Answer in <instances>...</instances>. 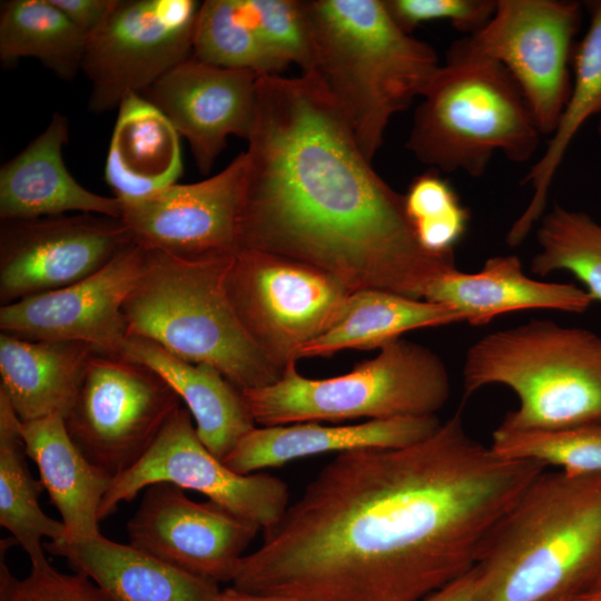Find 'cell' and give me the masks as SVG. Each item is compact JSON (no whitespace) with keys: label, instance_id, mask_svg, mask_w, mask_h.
Instances as JSON below:
<instances>
[{"label":"cell","instance_id":"obj_9","mask_svg":"<svg viewBox=\"0 0 601 601\" xmlns=\"http://www.w3.org/2000/svg\"><path fill=\"white\" fill-rule=\"evenodd\" d=\"M225 287L248 335L280 368L332 326L353 293L319 268L252 248L233 257Z\"/></svg>","mask_w":601,"mask_h":601},{"label":"cell","instance_id":"obj_2","mask_svg":"<svg viewBox=\"0 0 601 601\" xmlns=\"http://www.w3.org/2000/svg\"><path fill=\"white\" fill-rule=\"evenodd\" d=\"M247 141L242 249L416 299L457 268L455 254L420 245L404 195L373 169L318 73L260 75Z\"/></svg>","mask_w":601,"mask_h":601},{"label":"cell","instance_id":"obj_25","mask_svg":"<svg viewBox=\"0 0 601 601\" xmlns=\"http://www.w3.org/2000/svg\"><path fill=\"white\" fill-rule=\"evenodd\" d=\"M96 349L80 342L0 334V392L21 422L65 417Z\"/></svg>","mask_w":601,"mask_h":601},{"label":"cell","instance_id":"obj_1","mask_svg":"<svg viewBox=\"0 0 601 601\" xmlns=\"http://www.w3.org/2000/svg\"><path fill=\"white\" fill-rule=\"evenodd\" d=\"M546 469L496 455L460 410L414 444L338 453L263 531L231 587L299 601H421L476 566Z\"/></svg>","mask_w":601,"mask_h":601},{"label":"cell","instance_id":"obj_19","mask_svg":"<svg viewBox=\"0 0 601 601\" xmlns=\"http://www.w3.org/2000/svg\"><path fill=\"white\" fill-rule=\"evenodd\" d=\"M69 138L66 116L55 112L46 129L1 166V220L32 219L69 211L121 216L116 197L82 187L68 171L62 148Z\"/></svg>","mask_w":601,"mask_h":601},{"label":"cell","instance_id":"obj_10","mask_svg":"<svg viewBox=\"0 0 601 601\" xmlns=\"http://www.w3.org/2000/svg\"><path fill=\"white\" fill-rule=\"evenodd\" d=\"M582 4L497 0L490 21L454 41L447 55L502 65L521 89L542 135H552L568 102Z\"/></svg>","mask_w":601,"mask_h":601},{"label":"cell","instance_id":"obj_34","mask_svg":"<svg viewBox=\"0 0 601 601\" xmlns=\"http://www.w3.org/2000/svg\"><path fill=\"white\" fill-rule=\"evenodd\" d=\"M404 205L417 242L426 252L454 254L467 230L471 214L440 171L431 168L414 177L404 194Z\"/></svg>","mask_w":601,"mask_h":601},{"label":"cell","instance_id":"obj_5","mask_svg":"<svg viewBox=\"0 0 601 601\" xmlns=\"http://www.w3.org/2000/svg\"><path fill=\"white\" fill-rule=\"evenodd\" d=\"M233 257L186 260L147 250L145 268L122 312L128 336L210 365L245 391L277 382L284 368L255 344L233 309L225 287Z\"/></svg>","mask_w":601,"mask_h":601},{"label":"cell","instance_id":"obj_12","mask_svg":"<svg viewBox=\"0 0 601 601\" xmlns=\"http://www.w3.org/2000/svg\"><path fill=\"white\" fill-rule=\"evenodd\" d=\"M199 8L195 0H116L86 42L81 71L91 87L90 111L117 108L191 57Z\"/></svg>","mask_w":601,"mask_h":601},{"label":"cell","instance_id":"obj_8","mask_svg":"<svg viewBox=\"0 0 601 601\" xmlns=\"http://www.w3.org/2000/svg\"><path fill=\"white\" fill-rule=\"evenodd\" d=\"M450 392L441 357L421 344L397 338L344 375L309 378L290 362L277 382L242 394L256 425L276 426L436 415Z\"/></svg>","mask_w":601,"mask_h":601},{"label":"cell","instance_id":"obj_17","mask_svg":"<svg viewBox=\"0 0 601 601\" xmlns=\"http://www.w3.org/2000/svg\"><path fill=\"white\" fill-rule=\"evenodd\" d=\"M146 258L147 250L134 243L80 282L0 306L1 333L32 341L80 342L121 355L128 338L122 308Z\"/></svg>","mask_w":601,"mask_h":601},{"label":"cell","instance_id":"obj_33","mask_svg":"<svg viewBox=\"0 0 601 601\" xmlns=\"http://www.w3.org/2000/svg\"><path fill=\"white\" fill-rule=\"evenodd\" d=\"M490 447L503 459L532 461L572 475L601 472V423L538 431L496 427Z\"/></svg>","mask_w":601,"mask_h":601},{"label":"cell","instance_id":"obj_28","mask_svg":"<svg viewBox=\"0 0 601 601\" xmlns=\"http://www.w3.org/2000/svg\"><path fill=\"white\" fill-rule=\"evenodd\" d=\"M465 322L443 304L381 289L353 292L332 326L307 344L299 358L326 357L342 349H372L417 328Z\"/></svg>","mask_w":601,"mask_h":601},{"label":"cell","instance_id":"obj_29","mask_svg":"<svg viewBox=\"0 0 601 601\" xmlns=\"http://www.w3.org/2000/svg\"><path fill=\"white\" fill-rule=\"evenodd\" d=\"M21 421L0 392V525L29 556L31 564L47 562L43 539H69L61 521L48 516L39 496L43 489L28 466L20 431Z\"/></svg>","mask_w":601,"mask_h":601},{"label":"cell","instance_id":"obj_42","mask_svg":"<svg viewBox=\"0 0 601 601\" xmlns=\"http://www.w3.org/2000/svg\"><path fill=\"white\" fill-rule=\"evenodd\" d=\"M546 601H572L571 599H566V598H554V599H549Z\"/></svg>","mask_w":601,"mask_h":601},{"label":"cell","instance_id":"obj_43","mask_svg":"<svg viewBox=\"0 0 601 601\" xmlns=\"http://www.w3.org/2000/svg\"><path fill=\"white\" fill-rule=\"evenodd\" d=\"M599 134L601 136V115H600V121H599Z\"/></svg>","mask_w":601,"mask_h":601},{"label":"cell","instance_id":"obj_30","mask_svg":"<svg viewBox=\"0 0 601 601\" xmlns=\"http://www.w3.org/2000/svg\"><path fill=\"white\" fill-rule=\"evenodd\" d=\"M87 37L51 0L1 2L0 59H38L57 77L71 81L81 71Z\"/></svg>","mask_w":601,"mask_h":601},{"label":"cell","instance_id":"obj_39","mask_svg":"<svg viewBox=\"0 0 601 601\" xmlns=\"http://www.w3.org/2000/svg\"><path fill=\"white\" fill-rule=\"evenodd\" d=\"M421 601H476L475 570H471Z\"/></svg>","mask_w":601,"mask_h":601},{"label":"cell","instance_id":"obj_3","mask_svg":"<svg viewBox=\"0 0 601 601\" xmlns=\"http://www.w3.org/2000/svg\"><path fill=\"white\" fill-rule=\"evenodd\" d=\"M476 601H572L601 588V472L544 470L489 541Z\"/></svg>","mask_w":601,"mask_h":601},{"label":"cell","instance_id":"obj_6","mask_svg":"<svg viewBox=\"0 0 601 601\" xmlns=\"http://www.w3.org/2000/svg\"><path fill=\"white\" fill-rule=\"evenodd\" d=\"M464 397L509 387L519 405L504 431L558 430L601 423V336L549 319L486 334L466 352Z\"/></svg>","mask_w":601,"mask_h":601},{"label":"cell","instance_id":"obj_32","mask_svg":"<svg viewBox=\"0 0 601 601\" xmlns=\"http://www.w3.org/2000/svg\"><path fill=\"white\" fill-rule=\"evenodd\" d=\"M540 250L531 272L548 276L566 270L584 286L592 300L601 302V225L583 211L555 205L536 230Z\"/></svg>","mask_w":601,"mask_h":601},{"label":"cell","instance_id":"obj_11","mask_svg":"<svg viewBox=\"0 0 601 601\" xmlns=\"http://www.w3.org/2000/svg\"><path fill=\"white\" fill-rule=\"evenodd\" d=\"M181 406L148 366L95 351L63 420L82 454L115 479L145 456Z\"/></svg>","mask_w":601,"mask_h":601},{"label":"cell","instance_id":"obj_14","mask_svg":"<svg viewBox=\"0 0 601 601\" xmlns=\"http://www.w3.org/2000/svg\"><path fill=\"white\" fill-rule=\"evenodd\" d=\"M132 244L121 218L104 215L1 220V306L80 282Z\"/></svg>","mask_w":601,"mask_h":601},{"label":"cell","instance_id":"obj_18","mask_svg":"<svg viewBox=\"0 0 601 601\" xmlns=\"http://www.w3.org/2000/svg\"><path fill=\"white\" fill-rule=\"evenodd\" d=\"M259 76L252 70L209 65L191 56L141 95L187 139L198 169L207 174L228 136L248 139Z\"/></svg>","mask_w":601,"mask_h":601},{"label":"cell","instance_id":"obj_15","mask_svg":"<svg viewBox=\"0 0 601 601\" xmlns=\"http://www.w3.org/2000/svg\"><path fill=\"white\" fill-rule=\"evenodd\" d=\"M247 156L198 183L175 184L142 200L121 204V220L146 250L186 260L233 257L242 249L240 219Z\"/></svg>","mask_w":601,"mask_h":601},{"label":"cell","instance_id":"obj_41","mask_svg":"<svg viewBox=\"0 0 601 601\" xmlns=\"http://www.w3.org/2000/svg\"><path fill=\"white\" fill-rule=\"evenodd\" d=\"M573 601H601V588L575 598Z\"/></svg>","mask_w":601,"mask_h":601},{"label":"cell","instance_id":"obj_24","mask_svg":"<svg viewBox=\"0 0 601 601\" xmlns=\"http://www.w3.org/2000/svg\"><path fill=\"white\" fill-rule=\"evenodd\" d=\"M121 355L168 383L191 414L200 441L221 461L257 426L242 391L213 366L185 361L140 336H128Z\"/></svg>","mask_w":601,"mask_h":601},{"label":"cell","instance_id":"obj_26","mask_svg":"<svg viewBox=\"0 0 601 601\" xmlns=\"http://www.w3.org/2000/svg\"><path fill=\"white\" fill-rule=\"evenodd\" d=\"M20 431L69 539L100 535L99 511L114 477L82 454L61 415L21 422Z\"/></svg>","mask_w":601,"mask_h":601},{"label":"cell","instance_id":"obj_22","mask_svg":"<svg viewBox=\"0 0 601 601\" xmlns=\"http://www.w3.org/2000/svg\"><path fill=\"white\" fill-rule=\"evenodd\" d=\"M426 300L446 305L473 326L518 311L552 309L585 312L591 296L573 284L535 280L524 274L515 255H499L485 260L475 273L457 268L443 275L428 288Z\"/></svg>","mask_w":601,"mask_h":601},{"label":"cell","instance_id":"obj_40","mask_svg":"<svg viewBox=\"0 0 601 601\" xmlns=\"http://www.w3.org/2000/svg\"><path fill=\"white\" fill-rule=\"evenodd\" d=\"M211 601H299L294 598H288L277 594H259L249 593L229 587L220 590Z\"/></svg>","mask_w":601,"mask_h":601},{"label":"cell","instance_id":"obj_35","mask_svg":"<svg viewBox=\"0 0 601 601\" xmlns=\"http://www.w3.org/2000/svg\"><path fill=\"white\" fill-rule=\"evenodd\" d=\"M244 13L267 50L302 73L316 69V51L305 1L240 0Z\"/></svg>","mask_w":601,"mask_h":601},{"label":"cell","instance_id":"obj_23","mask_svg":"<svg viewBox=\"0 0 601 601\" xmlns=\"http://www.w3.org/2000/svg\"><path fill=\"white\" fill-rule=\"evenodd\" d=\"M179 134L141 93L118 106L105 164V180L121 204L148 198L177 184L183 174Z\"/></svg>","mask_w":601,"mask_h":601},{"label":"cell","instance_id":"obj_31","mask_svg":"<svg viewBox=\"0 0 601 601\" xmlns=\"http://www.w3.org/2000/svg\"><path fill=\"white\" fill-rule=\"evenodd\" d=\"M191 56L217 67L252 70L258 75H278L287 67L260 41L240 0L200 3Z\"/></svg>","mask_w":601,"mask_h":601},{"label":"cell","instance_id":"obj_13","mask_svg":"<svg viewBox=\"0 0 601 601\" xmlns=\"http://www.w3.org/2000/svg\"><path fill=\"white\" fill-rule=\"evenodd\" d=\"M155 483L201 493L263 531L275 525L289 506L288 487L282 479L264 472L239 474L215 456L198 437L193 416L184 405L145 456L112 480L99 520L112 515L120 503L132 501Z\"/></svg>","mask_w":601,"mask_h":601},{"label":"cell","instance_id":"obj_21","mask_svg":"<svg viewBox=\"0 0 601 601\" xmlns=\"http://www.w3.org/2000/svg\"><path fill=\"white\" fill-rule=\"evenodd\" d=\"M45 549L68 560L110 601H211L220 591L216 581L187 573L102 534L49 542Z\"/></svg>","mask_w":601,"mask_h":601},{"label":"cell","instance_id":"obj_27","mask_svg":"<svg viewBox=\"0 0 601 601\" xmlns=\"http://www.w3.org/2000/svg\"><path fill=\"white\" fill-rule=\"evenodd\" d=\"M587 8L590 24L574 48L570 96L544 152L522 179L533 193L506 234L510 247L519 246L541 219L554 176L572 140L589 118L601 115V0L588 1Z\"/></svg>","mask_w":601,"mask_h":601},{"label":"cell","instance_id":"obj_7","mask_svg":"<svg viewBox=\"0 0 601 601\" xmlns=\"http://www.w3.org/2000/svg\"><path fill=\"white\" fill-rule=\"evenodd\" d=\"M414 112L406 148L443 173L481 177L493 155L529 161L542 136L515 80L500 63L446 53Z\"/></svg>","mask_w":601,"mask_h":601},{"label":"cell","instance_id":"obj_4","mask_svg":"<svg viewBox=\"0 0 601 601\" xmlns=\"http://www.w3.org/2000/svg\"><path fill=\"white\" fill-rule=\"evenodd\" d=\"M316 69L372 161L391 118L424 93L440 68L435 49L403 31L383 0H305Z\"/></svg>","mask_w":601,"mask_h":601},{"label":"cell","instance_id":"obj_38","mask_svg":"<svg viewBox=\"0 0 601 601\" xmlns=\"http://www.w3.org/2000/svg\"><path fill=\"white\" fill-rule=\"evenodd\" d=\"M88 38L108 18L116 0H51Z\"/></svg>","mask_w":601,"mask_h":601},{"label":"cell","instance_id":"obj_16","mask_svg":"<svg viewBox=\"0 0 601 601\" xmlns=\"http://www.w3.org/2000/svg\"><path fill=\"white\" fill-rule=\"evenodd\" d=\"M260 530L210 500L189 499L170 483L147 486L127 522L130 545L217 583H231L245 550Z\"/></svg>","mask_w":601,"mask_h":601},{"label":"cell","instance_id":"obj_36","mask_svg":"<svg viewBox=\"0 0 601 601\" xmlns=\"http://www.w3.org/2000/svg\"><path fill=\"white\" fill-rule=\"evenodd\" d=\"M0 601H110L83 573H62L49 561L31 564L29 573L17 578L0 560Z\"/></svg>","mask_w":601,"mask_h":601},{"label":"cell","instance_id":"obj_20","mask_svg":"<svg viewBox=\"0 0 601 601\" xmlns=\"http://www.w3.org/2000/svg\"><path fill=\"white\" fill-rule=\"evenodd\" d=\"M440 425L436 415H428L368 420L353 425L303 422L256 426L223 461L239 474H250L324 453L404 447L426 439Z\"/></svg>","mask_w":601,"mask_h":601},{"label":"cell","instance_id":"obj_37","mask_svg":"<svg viewBox=\"0 0 601 601\" xmlns=\"http://www.w3.org/2000/svg\"><path fill=\"white\" fill-rule=\"evenodd\" d=\"M394 22L406 33L424 22L447 20L471 36L493 17L497 0H383Z\"/></svg>","mask_w":601,"mask_h":601}]
</instances>
